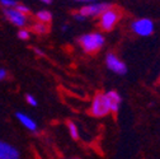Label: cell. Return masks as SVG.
I'll return each instance as SVG.
<instances>
[{
    "label": "cell",
    "instance_id": "4",
    "mask_svg": "<svg viewBox=\"0 0 160 159\" xmlns=\"http://www.w3.org/2000/svg\"><path fill=\"white\" fill-rule=\"evenodd\" d=\"M132 31L141 37H148L154 33V22L149 18H138L132 22L131 24Z\"/></svg>",
    "mask_w": 160,
    "mask_h": 159
},
{
    "label": "cell",
    "instance_id": "1",
    "mask_svg": "<svg viewBox=\"0 0 160 159\" xmlns=\"http://www.w3.org/2000/svg\"><path fill=\"white\" fill-rule=\"evenodd\" d=\"M104 36L99 32H92V33H87L83 34L79 38V44L83 47V50L88 54L92 52H97L99 51L103 46H104Z\"/></svg>",
    "mask_w": 160,
    "mask_h": 159
},
{
    "label": "cell",
    "instance_id": "5",
    "mask_svg": "<svg viewBox=\"0 0 160 159\" xmlns=\"http://www.w3.org/2000/svg\"><path fill=\"white\" fill-rule=\"evenodd\" d=\"M108 8H111L108 3H88L87 5H83L79 9V14L84 19L88 17H98Z\"/></svg>",
    "mask_w": 160,
    "mask_h": 159
},
{
    "label": "cell",
    "instance_id": "9",
    "mask_svg": "<svg viewBox=\"0 0 160 159\" xmlns=\"http://www.w3.org/2000/svg\"><path fill=\"white\" fill-rule=\"evenodd\" d=\"M15 117L18 118V121L21 122V125L23 127H26L28 131L31 132H37L38 130V126H37V122L33 120V118L27 115V113H23V112H17L15 113Z\"/></svg>",
    "mask_w": 160,
    "mask_h": 159
},
{
    "label": "cell",
    "instance_id": "16",
    "mask_svg": "<svg viewBox=\"0 0 160 159\" xmlns=\"http://www.w3.org/2000/svg\"><path fill=\"white\" fill-rule=\"evenodd\" d=\"M15 9H17L19 13L24 14V15H28V14L31 13V8H29L28 5H26V4H22V3H18L17 7H15Z\"/></svg>",
    "mask_w": 160,
    "mask_h": 159
},
{
    "label": "cell",
    "instance_id": "11",
    "mask_svg": "<svg viewBox=\"0 0 160 159\" xmlns=\"http://www.w3.org/2000/svg\"><path fill=\"white\" fill-rule=\"evenodd\" d=\"M36 19H37V22L39 23H43V24H47L52 21V13L47 9H41V10H38L36 12Z\"/></svg>",
    "mask_w": 160,
    "mask_h": 159
},
{
    "label": "cell",
    "instance_id": "10",
    "mask_svg": "<svg viewBox=\"0 0 160 159\" xmlns=\"http://www.w3.org/2000/svg\"><path fill=\"white\" fill-rule=\"evenodd\" d=\"M106 94V98H107V102H108V107H109V111L111 112H118L119 110V106H121V95H119L116 90H108Z\"/></svg>",
    "mask_w": 160,
    "mask_h": 159
},
{
    "label": "cell",
    "instance_id": "21",
    "mask_svg": "<svg viewBox=\"0 0 160 159\" xmlns=\"http://www.w3.org/2000/svg\"><path fill=\"white\" fill-rule=\"evenodd\" d=\"M66 29H68V26H66V24H64V26H62V31H64V32H65V31H66Z\"/></svg>",
    "mask_w": 160,
    "mask_h": 159
},
{
    "label": "cell",
    "instance_id": "7",
    "mask_svg": "<svg viewBox=\"0 0 160 159\" xmlns=\"http://www.w3.org/2000/svg\"><path fill=\"white\" fill-rule=\"evenodd\" d=\"M106 64L107 68L118 75H125L127 73V66L123 61H121L114 54H108L106 57Z\"/></svg>",
    "mask_w": 160,
    "mask_h": 159
},
{
    "label": "cell",
    "instance_id": "12",
    "mask_svg": "<svg viewBox=\"0 0 160 159\" xmlns=\"http://www.w3.org/2000/svg\"><path fill=\"white\" fill-rule=\"evenodd\" d=\"M32 31H33L36 34H45V33L48 32V27H47V24L36 22V23L32 24Z\"/></svg>",
    "mask_w": 160,
    "mask_h": 159
},
{
    "label": "cell",
    "instance_id": "20",
    "mask_svg": "<svg viewBox=\"0 0 160 159\" xmlns=\"http://www.w3.org/2000/svg\"><path fill=\"white\" fill-rule=\"evenodd\" d=\"M45 5H51L52 4V2H51V0H43V2H42Z\"/></svg>",
    "mask_w": 160,
    "mask_h": 159
},
{
    "label": "cell",
    "instance_id": "15",
    "mask_svg": "<svg viewBox=\"0 0 160 159\" xmlns=\"http://www.w3.org/2000/svg\"><path fill=\"white\" fill-rule=\"evenodd\" d=\"M18 4L17 0H0V5L3 7V9H12L15 8Z\"/></svg>",
    "mask_w": 160,
    "mask_h": 159
},
{
    "label": "cell",
    "instance_id": "3",
    "mask_svg": "<svg viewBox=\"0 0 160 159\" xmlns=\"http://www.w3.org/2000/svg\"><path fill=\"white\" fill-rule=\"evenodd\" d=\"M119 21V12L114 8H108L99 15V26L103 31H111Z\"/></svg>",
    "mask_w": 160,
    "mask_h": 159
},
{
    "label": "cell",
    "instance_id": "8",
    "mask_svg": "<svg viewBox=\"0 0 160 159\" xmlns=\"http://www.w3.org/2000/svg\"><path fill=\"white\" fill-rule=\"evenodd\" d=\"M0 159H21V153L12 144L0 140Z\"/></svg>",
    "mask_w": 160,
    "mask_h": 159
},
{
    "label": "cell",
    "instance_id": "13",
    "mask_svg": "<svg viewBox=\"0 0 160 159\" xmlns=\"http://www.w3.org/2000/svg\"><path fill=\"white\" fill-rule=\"evenodd\" d=\"M68 129H69V134H70V136L74 139V140H78L79 139V129H78V126L74 124V122H68Z\"/></svg>",
    "mask_w": 160,
    "mask_h": 159
},
{
    "label": "cell",
    "instance_id": "6",
    "mask_svg": "<svg viewBox=\"0 0 160 159\" xmlns=\"http://www.w3.org/2000/svg\"><path fill=\"white\" fill-rule=\"evenodd\" d=\"M3 14L5 17L7 21H9L13 26L19 27V28H24L28 23V15H24L22 13H19L15 8L12 9H3Z\"/></svg>",
    "mask_w": 160,
    "mask_h": 159
},
{
    "label": "cell",
    "instance_id": "22",
    "mask_svg": "<svg viewBox=\"0 0 160 159\" xmlns=\"http://www.w3.org/2000/svg\"><path fill=\"white\" fill-rule=\"evenodd\" d=\"M69 159H78V158H69Z\"/></svg>",
    "mask_w": 160,
    "mask_h": 159
},
{
    "label": "cell",
    "instance_id": "17",
    "mask_svg": "<svg viewBox=\"0 0 160 159\" xmlns=\"http://www.w3.org/2000/svg\"><path fill=\"white\" fill-rule=\"evenodd\" d=\"M26 101H27V103H28L29 106H32V107H36V106L38 105V101L36 99V97L32 95V94H27V95H26Z\"/></svg>",
    "mask_w": 160,
    "mask_h": 159
},
{
    "label": "cell",
    "instance_id": "18",
    "mask_svg": "<svg viewBox=\"0 0 160 159\" xmlns=\"http://www.w3.org/2000/svg\"><path fill=\"white\" fill-rule=\"evenodd\" d=\"M7 76H8V71H7L4 68H0V82L5 80Z\"/></svg>",
    "mask_w": 160,
    "mask_h": 159
},
{
    "label": "cell",
    "instance_id": "19",
    "mask_svg": "<svg viewBox=\"0 0 160 159\" xmlns=\"http://www.w3.org/2000/svg\"><path fill=\"white\" fill-rule=\"evenodd\" d=\"M33 51H34V54H36L37 56H41V57L45 56V52H43L41 49H38V47H33Z\"/></svg>",
    "mask_w": 160,
    "mask_h": 159
},
{
    "label": "cell",
    "instance_id": "2",
    "mask_svg": "<svg viewBox=\"0 0 160 159\" xmlns=\"http://www.w3.org/2000/svg\"><path fill=\"white\" fill-rule=\"evenodd\" d=\"M109 107L104 93H98L92 101V107H90V113L95 117H104L109 113Z\"/></svg>",
    "mask_w": 160,
    "mask_h": 159
},
{
    "label": "cell",
    "instance_id": "14",
    "mask_svg": "<svg viewBox=\"0 0 160 159\" xmlns=\"http://www.w3.org/2000/svg\"><path fill=\"white\" fill-rule=\"evenodd\" d=\"M17 36H18L19 39H22V41H27V39L31 37V31L27 29V28H21L18 31Z\"/></svg>",
    "mask_w": 160,
    "mask_h": 159
}]
</instances>
